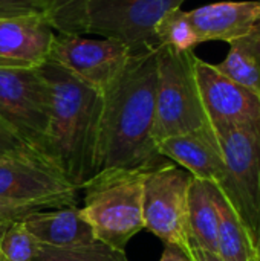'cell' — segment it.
Returning a JSON list of instances; mask_svg holds the SVG:
<instances>
[{"mask_svg":"<svg viewBox=\"0 0 260 261\" xmlns=\"http://www.w3.org/2000/svg\"><path fill=\"white\" fill-rule=\"evenodd\" d=\"M54 37L44 15L0 18V69H38L49 60Z\"/></svg>","mask_w":260,"mask_h":261,"instance_id":"cell-12","label":"cell"},{"mask_svg":"<svg viewBox=\"0 0 260 261\" xmlns=\"http://www.w3.org/2000/svg\"><path fill=\"white\" fill-rule=\"evenodd\" d=\"M155 35L159 47L166 46L179 52L193 50L199 44L195 29L190 23L188 14L181 8L169 12L158 23Z\"/></svg>","mask_w":260,"mask_h":261,"instance_id":"cell-19","label":"cell"},{"mask_svg":"<svg viewBox=\"0 0 260 261\" xmlns=\"http://www.w3.org/2000/svg\"><path fill=\"white\" fill-rule=\"evenodd\" d=\"M80 190L41 151L0 154V202L61 208L77 205Z\"/></svg>","mask_w":260,"mask_h":261,"instance_id":"cell-7","label":"cell"},{"mask_svg":"<svg viewBox=\"0 0 260 261\" xmlns=\"http://www.w3.org/2000/svg\"><path fill=\"white\" fill-rule=\"evenodd\" d=\"M216 67L260 96V21L251 32L230 43L228 55Z\"/></svg>","mask_w":260,"mask_h":261,"instance_id":"cell-18","label":"cell"},{"mask_svg":"<svg viewBox=\"0 0 260 261\" xmlns=\"http://www.w3.org/2000/svg\"><path fill=\"white\" fill-rule=\"evenodd\" d=\"M225 177L216 185L245 223L256 248L260 236V121L213 124Z\"/></svg>","mask_w":260,"mask_h":261,"instance_id":"cell-5","label":"cell"},{"mask_svg":"<svg viewBox=\"0 0 260 261\" xmlns=\"http://www.w3.org/2000/svg\"><path fill=\"white\" fill-rule=\"evenodd\" d=\"M218 225L216 185L193 177L188 188V232L192 246L218 252Z\"/></svg>","mask_w":260,"mask_h":261,"instance_id":"cell-16","label":"cell"},{"mask_svg":"<svg viewBox=\"0 0 260 261\" xmlns=\"http://www.w3.org/2000/svg\"><path fill=\"white\" fill-rule=\"evenodd\" d=\"M159 261H192L188 254L184 252L181 248L173 245H166V249L161 255Z\"/></svg>","mask_w":260,"mask_h":261,"instance_id":"cell-26","label":"cell"},{"mask_svg":"<svg viewBox=\"0 0 260 261\" xmlns=\"http://www.w3.org/2000/svg\"><path fill=\"white\" fill-rule=\"evenodd\" d=\"M89 0H48L46 18L57 34H86V8Z\"/></svg>","mask_w":260,"mask_h":261,"instance_id":"cell-20","label":"cell"},{"mask_svg":"<svg viewBox=\"0 0 260 261\" xmlns=\"http://www.w3.org/2000/svg\"><path fill=\"white\" fill-rule=\"evenodd\" d=\"M32 261H129L126 252L116 251L100 242H93L87 246L57 249L40 246Z\"/></svg>","mask_w":260,"mask_h":261,"instance_id":"cell-21","label":"cell"},{"mask_svg":"<svg viewBox=\"0 0 260 261\" xmlns=\"http://www.w3.org/2000/svg\"><path fill=\"white\" fill-rule=\"evenodd\" d=\"M158 49L132 54L120 76L103 92L97 173L150 168L161 162L153 141Z\"/></svg>","mask_w":260,"mask_h":261,"instance_id":"cell-1","label":"cell"},{"mask_svg":"<svg viewBox=\"0 0 260 261\" xmlns=\"http://www.w3.org/2000/svg\"><path fill=\"white\" fill-rule=\"evenodd\" d=\"M41 210H49V208L41 206V205H29V203L21 205V203L0 202V236L14 222L21 220L26 216H29L35 211H41Z\"/></svg>","mask_w":260,"mask_h":261,"instance_id":"cell-24","label":"cell"},{"mask_svg":"<svg viewBox=\"0 0 260 261\" xmlns=\"http://www.w3.org/2000/svg\"><path fill=\"white\" fill-rule=\"evenodd\" d=\"M188 257L192 261H224L218 252H210L196 246H192L188 251Z\"/></svg>","mask_w":260,"mask_h":261,"instance_id":"cell-27","label":"cell"},{"mask_svg":"<svg viewBox=\"0 0 260 261\" xmlns=\"http://www.w3.org/2000/svg\"><path fill=\"white\" fill-rule=\"evenodd\" d=\"M195 75L210 125L260 121L259 95L230 80L216 64L196 57Z\"/></svg>","mask_w":260,"mask_h":261,"instance_id":"cell-11","label":"cell"},{"mask_svg":"<svg viewBox=\"0 0 260 261\" xmlns=\"http://www.w3.org/2000/svg\"><path fill=\"white\" fill-rule=\"evenodd\" d=\"M21 222L37 243L44 248L67 249L97 242L77 205L35 211Z\"/></svg>","mask_w":260,"mask_h":261,"instance_id":"cell-15","label":"cell"},{"mask_svg":"<svg viewBox=\"0 0 260 261\" xmlns=\"http://www.w3.org/2000/svg\"><path fill=\"white\" fill-rule=\"evenodd\" d=\"M218 254L224 261H256V245L241 217L216 187Z\"/></svg>","mask_w":260,"mask_h":261,"instance_id":"cell-17","label":"cell"},{"mask_svg":"<svg viewBox=\"0 0 260 261\" xmlns=\"http://www.w3.org/2000/svg\"><path fill=\"white\" fill-rule=\"evenodd\" d=\"M38 69L51 89V121L44 154L81 191V187L97 174L103 92L51 60Z\"/></svg>","mask_w":260,"mask_h":261,"instance_id":"cell-2","label":"cell"},{"mask_svg":"<svg viewBox=\"0 0 260 261\" xmlns=\"http://www.w3.org/2000/svg\"><path fill=\"white\" fill-rule=\"evenodd\" d=\"M158 154L187 170L195 179L221 185L225 177L222 153L210 127L167 138L156 145Z\"/></svg>","mask_w":260,"mask_h":261,"instance_id":"cell-13","label":"cell"},{"mask_svg":"<svg viewBox=\"0 0 260 261\" xmlns=\"http://www.w3.org/2000/svg\"><path fill=\"white\" fill-rule=\"evenodd\" d=\"M48 0H0V18L12 17H46Z\"/></svg>","mask_w":260,"mask_h":261,"instance_id":"cell-23","label":"cell"},{"mask_svg":"<svg viewBox=\"0 0 260 261\" xmlns=\"http://www.w3.org/2000/svg\"><path fill=\"white\" fill-rule=\"evenodd\" d=\"M40 245L21 220L9 225L0 236V261H32Z\"/></svg>","mask_w":260,"mask_h":261,"instance_id":"cell-22","label":"cell"},{"mask_svg":"<svg viewBox=\"0 0 260 261\" xmlns=\"http://www.w3.org/2000/svg\"><path fill=\"white\" fill-rule=\"evenodd\" d=\"M0 118L29 147L44 153L51 89L40 69H0Z\"/></svg>","mask_w":260,"mask_h":261,"instance_id":"cell-9","label":"cell"},{"mask_svg":"<svg viewBox=\"0 0 260 261\" xmlns=\"http://www.w3.org/2000/svg\"><path fill=\"white\" fill-rule=\"evenodd\" d=\"M256 261H260V236L259 242H257V248H256Z\"/></svg>","mask_w":260,"mask_h":261,"instance_id":"cell-28","label":"cell"},{"mask_svg":"<svg viewBox=\"0 0 260 261\" xmlns=\"http://www.w3.org/2000/svg\"><path fill=\"white\" fill-rule=\"evenodd\" d=\"M195 52H179L172 47L158 49L156 96L153 141L198 132L210 127L205 115L196 75Z\"/></svg>","mask_w":260,"mask_h":261,"instance_id":"cell-4","label":"cell"},{"mask_svg":"<svg viewBox=\"0 0 260 261\" xmlns=\"http://www.w3.org/2000/svg\"><path fill=\"white\" fill-rule=\"evenodd\" d=\"M29 147L2 118H0V154L18 153L25 150H31ZM34 150V148H32ZM38 151V150H37Z\"/></svg>","mask_w":260,"mask_h":261,"instance_id":"cell-25","label":"cell"},{"mask_svg":"<svg viewBox=\"0 0 260 261\" xmlns=\"http://www.w3.org/2000/svg\"><path fill=\"white\" fill-rule=\"evenodd\" d=\"M199 43L227 41L228 44L254 29L260 21V2H218L187 11Z\"/></svg>","mask_w":260,"mask_h":261,"instance_id":"cell-14","label":"cell"},{"mask_svg":"<svg viewBox=\"0 0 260 261\" xmlns=\"http://www.w3.org/2000/svg\"><path fill=\"white\" fill-rule=\"evenodd\" d=\"M132 54L129 46L113 38L95 40L55 32L49 60L104 92L124 70Z\"/></svg>","mask_w":260,"mask_h":261,"instance_id":"cell-10","label":"cell"},{"mask_svg":"<svg viewBox=\"0 0 260 261\" xmlns=\"http://www.w3.org/2000/svg\"><path fill=\"white\" fill-rule=\"evenodd\" d=\"M193 176L175 165L158 162L147 168L143 180V220L166 245L192 248L188 232V188Z\"/></svg>","mask_w":260,"mask_h":261,"instance_id":"cell-6","label":"cell"},{"mask_svg":"<svg viewBox=\"0 0 260 261\" xmlns=\"http://www.w3.org/2000/svg\"><path fill=\"white\" fill-rule=\"evenodd\" d=\"M185 0H89L86 8V34L113 38L133 54L159 49L158 23Z\"/></svg>","mask_w":260,"mask_h":261,"instance_id":"cell-8","label":"cell"},{"mask_svg":"<svg viewBox=\"0 0 260 261\" xmlns=\"http://www.w3.org/2000/svg\"><path fill=\"white\" fill-rule=\"evenodd\" d=\"M147 168H107L92 176L83 187V219L97 242L116 251L144 229L143 180Z\"/></svg>","mask_w":260,"mask_h":261,"instance_id":"cell-3","label":"cell"}]
</instances>
